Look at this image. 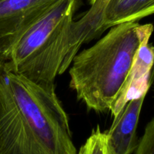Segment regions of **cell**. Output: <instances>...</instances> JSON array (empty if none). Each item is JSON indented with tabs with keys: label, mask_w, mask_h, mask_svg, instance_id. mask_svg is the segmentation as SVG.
<instances>
[{
	"label": "cell",
	"mask_w": 154,
	"mask_h": 154,
	"mask_svg": "<svg viewBox=\"0 0 154 154\" xmlns=\"http://www.w3.org/2000/svg\"><path fill=\"white\" fill-rule=\"evenodd\" d=\"M54 88L0 72V154H76Z\"/></svg>",
	"instance_id": "cell-1"
},
{
	"label": "cell",
	"mask_w": 154,
	"mask_h": 154,
	"mask_svg": "<svg viewBox=\"0 0 154 154\" xmlns=\"http://www.w3.org/2000/svg\"><path fill=\"white\" fill-rule=\"evenodd\" d=\"M153 32L151 24H118L93 46L78 53L71 63L69 85L78 101L88 110L110 111L129 76L140 46L149 41Z\"/></svg>",
	"instance_id": "cell-2"
},
{
	"label": "cell",
	"mask_w": 154,
	"mask_h": 154,
	"mask_svg": "<svg viewBox=\"0 0 154 154\" xmlns=\"http://www.w3.org/2000/svg\"><path fill=\"white\" fill-rule=\"evenodd\" d=\"M76 5L77 0H63L30 27L14 45L3 69L54 88L69 51Z\"/></svg>",
	"instance_id": "cell-3"
},
{
	"label": "cell",
	"mask_w": 154,
	"mask_h": 154,
	"mask_svg": "<svg viewBox=\"0 0 154 154\" xmlns=\"http://www.w3.org/2000/svg\"><path fill=\"white\" fill-rule=\"evenodd\" d=\"M63 0H0V61L21 36Z\"/></svg>",
	"instance_id": "cell-4"
},
{
	"label": "cell",
	"mask_w": 154,
	"mask_h": 154,
	"mask_svg": "<svg viewBox=\"0 0 154 154\" xmlns=\"http://www.w3.org/2000/svg\"><path fill=\"white\" fill-rule=\"evenodd\" d=\"M141 44L129 76L114 101L110 112L115 118L130 100L147 95L154 82V45Z\"/></svg>",
	"instance_id": "cell-5"
},
{
	"label": "cell",
	"mask_w": 154,
	"mask_h": 154,
	"mask_svg": "<svg viewBox=\"0 0 154 154\" xmlns=\"http://www.w3.org/2000/svg\"><path fill=\"white\" fill-rule=\"evenodd\" d=\"M146 95L130 100L114 118L111 128L105 131L114 154H132L138 145L136 131Z\"/></svg>",
	"instance_id": "cell-6"
},
{
	"label": "cell",
	"mask_w": 154,
	"mask_h": 154,
	"mask_svg": "<svg viewBox=\"0 0 154 154\" xmlns=\"http://www.w3.org/2000/svg\"><path fill=\"white\" fill-rule=\"evenodd\" d=\"M154 14V0H108L102 12L98 36L125 23L138 22Z\"/></svg>",
	"instance_id": "cell-7"
},
{
	"label": "cell",
	"mask_w": 154,
	"mask_h": 154,
	"mask_svg": "<svg viewBox=\"0 0 154 154\" xmlns=\"http://www.w3.org/2000/svg\"><path fill=\"white\" fill-rule=\"evenodd\" d=\"M76 154H114V152L108 143L106 132L101 131L99 125H97Z\"/></svg>",
	"instance_id": "cell-8"
},
{
	"label": "cell",
	"mask_w": 154,
	"mask_h": 154,
	"mask_svg": "<svg viewBox=\"0 0 154 154\" xmlns=\"http://www.w3.org/2000/svg\"><path fill=\"white\" fill-rule=\"evenodd\" d=\"M135 151V154H154V118L146 126Z\"/></svg>",
	"instance_id": "cell-9"
},
{
	"label": "cell",
	"mask_w": 154,
	"mask_h": 154,
	"mask_svg": "<svg viewBox=\"0 0 154 154\" xmlns=\"http://www.w3.org/2000/svg\"><path fill=\"white\" fill-rule=\"evenodd\" d=\"M108 0H89L90 8L84 14V18L87 23L92 25L99 24L102 12Z\"/></svg>",
	"instance_id": "cell-10"
},
{
	"label": "cell",
	"mask_w": 154,
	"mask_h": 154,
	"mask_svg": "<svg viewBox=\"0 0 154 154\" xmlns=\"http://www.w3.org/2000/svg\"><path fill=\"white\" fill-rule=\"evenodd\" d=\"M2 67H3V63L0 61V72H1L2 69Z\"/></svg>",
	"instance_id": "cell-11"
},
{
	"label": "cell",
	"mask_w": 154,
	"mask_h": 154,
	"mask_svg": "<svg viewBox=\"0 0 154 154\" xmlns=\"http://www.w3.org/2000/svg\"><path fill=\"white\" fill-rule=\"evenodd\" d=\"M153 85H154V82H153Z\"/></svg>",
	"instance_id": "cell-12"
}]
</instances>
